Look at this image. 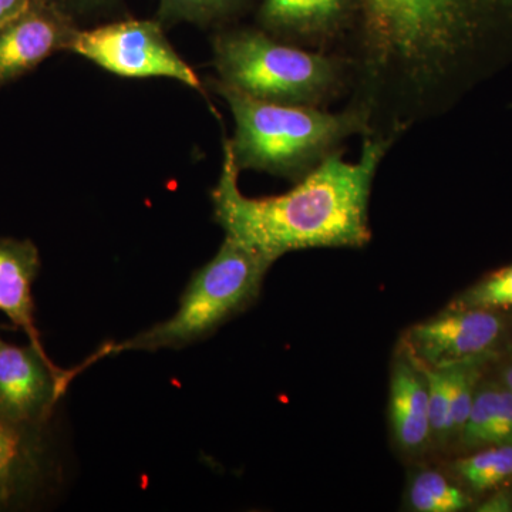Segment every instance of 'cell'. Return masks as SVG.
<instances>
[{
	"label": "cell",
	"instance_id": "1",
	"mask_svg": "<svg viewBox=\"0 0 512 512\" xmlns=\"http://www.w3.org/2000/svg\"><path fill=\"white\" fill-rule=\"evenodd\" d=\"M350 103L399 140L512 60V0H362L349 33Z\"/></svg>",
	"mask_w": 512,
	"mask_h": 512
},
{
	"label": "cell",
	"instance_id": "2",
	"mask_svg": "<svg viewBox=\"0 0 512 512\" xmlns=\"http://www.w3.org/2000/svg\"><path fill=\"white\" fill-rule=\"evenodd\" d=\"M393 144L392 138L365 136L357 163L343 160L338 150L291 191L249 198L239 190L241 171L225 138L220 180L211 192L215 221L225 237L275 262L301 249L366 247L373 180Z\"/></svg>",
	"mask_w": 512,
	"mask_h": 512
},
{
	"label": "cell",
	"instance_id": "3",
	"mask_svg": "<svg viewBox=\"0 0 512 512\" xmlns=\"http://www.w3.org/2000/svg\"><path fill=\"white\" fill-rule=\"evenodd\" d=\"M208 82L234 116L235 136L228 140L239 171H262L298 183L340 150L343 141L370 134L369 116L352 103L329 113L255 99L220 79Z\"/></svg>",
	"mask_w": 512,
	"mask_h": 512
},
{
	"label": "cell",
	"instance_id": "4",
	"mask_svg": "<svg viewBox=\"0 0 512 512\" xmlns=\"http://www.w3.org/2000/svg\"><path fill=\"white\" fill-rule=\"evenodd\" d=\"M222 83L255 99L320 107L350 89L348 57L311 52L262 29H229L212 39Z\"/></svg>",
	"mask_w": 512,
	"mask_h": 512
},
{
	"label": "cell",
	"instance_id": "5",
	"mask_svg": "<svg viewBox=\"0 0 512 512\" xmlns=\"http://www.w3.org/2000/svg\"><path fill=\"white\" fill-rule=\"evenodd\" d=\"M274 259L225 237L220 251L192 276L170 319L120 343L104 346L97 357L123 352L183 349L211 335L258 298Z\"/></svg>",
	"mask_w": 512,
	"mask_h": 512
},
{
	"label": "cell",
	"instance_id": "6",
	"mask_svg": "<svg viewBox=\"0 0 512 512\" xmlns=\"http://www.w3.org/2000/svg\"><path fill=\"white\" fill-rule=\"evenodd\" d=\"M72 52L121 77H168L202 92L194 69L175 52L158 20H120L80 30Z\"/></svg>",
	"mask_w": 512,
	"mask_h": 512
},
{
	"label": "cell",
	"instance_id": "7",
	"mask_svg": "<svg viewBox=\"0 0 512 512\" xmlns=\"http://www.w3.org/2000/svg\"><path fill=\"white\" fill-rule=\"evenodd\" d=\"M74 375L59 369L45 349L0 338V417L16 426L47 429Z\"/></svg>",
	"mask_w": 512,
	"mask_h": 512
},
{
	"label": "cell",
	"instance_id": "8",
	"mask_svg": "<svg viewBox=\"0 0 512 512\" xmlns=\"http://www.w3.org/2000/svg\"><path fill=\"white\" fill-rule=\"evenodd\" d=\"M505 326L495 311L447 308L407 330L403 352L426 369L488 359L503 339Z\"/></svg>",
	"mask_w": 512,
	"mask_h": 512
},
{
	"label": "cell",
	"instance_id": "9",
	"mask_svg": "<svg viewBox=\"0 0 512 512\" xmlns=\"http://www.w3.org/2000/svg\"><path fill=\"white\" fill-rule=\"evenodd\" d=\"M79 32L77 20L52 0H29L18 15L0 26V90L47 57L72 52Z\"/></svg>",
	"mask_w": 512,
	"mask_h": 512
},
{
	"label": "cell",
	"instance_id": "10",
	"mask_svg": "<svg viewBox=\"0 0 512 512\" xmlns=\"http://www.w3.org/2000/svg\"><path fill=\"white\" fill-rule=\"evenodd\" d=\"M362 0H262L259 29L292 45L328 47L349 36Z\"/></svg>",
	"mask_w": 512,
	"mask_h": 512
},
{
	"label": "cell",
	"instance_id": "11",
	"mask_svg": "<svg viewBox=\"0 0 512 512\" xmlns=\"http://www.w3.org/2000/svg\"><path fill=\"white\" fill-rule=\"evenodd\" d=\"M47 429H32L0 417V510L33 500L50 473Z\"/></svg>",
	"mask_w": 512,
	"mask_h": 512
},
{
	"label": "cell",
	"instance_id": "12",
	"mask_svg": "<svg viewBox=\"0 0 512 512\" xmlns=\"http://www.w3.org/2000/svg\"><path fill=\"white\" fill-rule=\"evenodd\" d=\"M389 419L394 440L406 453H421L433 440L426 373L404 352L393 363Z\"/></svg>",
	"mask_w": 512,
	"mask_h": 512
},
{
	"label": "cell",
	"instance_id": "13",
	"mask_svg": "<svg viewBox=\"0 0 512 512\" xmlns=\"http://www.w3.org/2000/svg\"><path fill=\"white\" fill-rule=\"evenodd\" d=\"M39 269V251L32 241L0 238V312L25 330L30 343L43 348L35 326L32 291Z\"/></svg>",
	"mask_w": 512,
	"mask_h": 512
},
{
	"label": "cell",
	"instance_id": "14",
	"mask_svg": "<svg viewBox=\"0 0 512 512\" xmlns=\"http://www.w3.org/2000/svg\"><path fill=\"white\" fill-rule=\"evenodd\" d=\"M407 504L417 512H458L466 510L470 500L456 484L436 470L414 473L407 487Z\"/></svg>",
	"mask_w": 512,
	"mask_h": 512
},
{
	"label": "cell",
	"instance_id": "15",
	"mask_svg": "<svg viewBox=\"0 0 512 512\" xmlns=\"http://www.w3.org/2000/svg\"><path fill=\"white\" fill-rule=\"evenodd\" d=\"M454 473L476 493L493 490L512 478V446H490L460 458Z\"/></svg>",
	"mask_w": 512,
	"mask_h": 512
},
{
	"label": "cell",
	"instance_id": "16",
	"mask_svg": "<svg viewBox=\"0 0 512 512\" xmlns=\"http://www.w3.org/2000/svg\"><path fill=\"white\" fill-rule=\"evenodd\" d=\"M248 0H160L157 20L163 26L188 22L210 26L237 15Z\"/></svg>",
	"mask_w": 512,
	"mask_h": 512
},
{
	"label": "cell",
	"instance_id": "17",
	"mask_svg": "<svg viewBox=\"0 0 512 512\" xmlns=\"http://www.w3.org/2000/svg\"><path fill=\"white\" fill-rule=\"evenodd\" d=\"M447 308L495 312L512 308V264L484 276L453 299Z\"/></svg>",
	"mask_w": 512,
	"mask_h": 512
},
{
	"label": "cell",
	"instance_id": "18",
	"mask_svg": "<svg viewBox=\"0 0 512 512\" xmlns=\"http://www.w3.org/2000/svg\"><path fill=\"white\" fill-rule=\"evenodd\" d=\"M457 367L458 365L441 367V369L421 367L426 373L427 384H429L431 439L440 443L448 441V420H450Z\"/></svg>",
	"mask_w": 512,
	"mask_h": 512
},
{
	"label": "cell",
	"instance_id": "19",
	"mask_svg": "<svg viewBox=\"0 0 512 512\" xmlns=\"http://www.w3.org/2000/svg\"><path fill=\"white\" fill-rule=\"evenodd\" d=\"M494 446H512V392L501 383L498 386Z\"/></svg>",
	"mask_w": 512,
	"mask_h": 512
},
{
	"label": "cell",
	"instance_id": "20",
	"mask_svg": "<svg viewBox=\"0 0 512 512\" xmlns=\"http://www.w3.org/2000/svg\"><path fill=\"white\" fill-rule=\"evenodd\" d=\"M73 19L96 18L113 12L121 0H52Z\"/></svg>",
	"mask_w": 512,
	"mask_h": 512
},
{
	"label": "cell",
	"instance_id": "21",
	"mask_svg": "<svg viewBox=\"0 0 512 512\" xmlns=\"http://www.w3.org/2000/svg\"><path fill=\"white\" fill-rule=\"evenodd\" d=\"M478 510L483 512H507L512 511V501L507 493H500L491 497L487 503L481 505Z\"/></svg>",
	"mask_w": 512,
	"mask_h": 512
},
{
	"label": "cell",
	"instance_id": "22",
	"mask_svg": "<svg viewBox=\"0 0 512 512\" xmlns=\"http://www.w3.org/2000/svg\"><path fill=\"white\" fill-rule=\"evenodd\" d=\"M28 3L29 0H0V26L13 16L18 15Z\"/></svg>",
	"mask_w": 512,
	"mask_h": 512
},
{
	"label": "cell",
	"instance_id": "23",
	"mask_svg": "<svg viewBox=\"0 0 512 512\" xmlns=\"http://www.w3.org/2000/svg\"><path fill=\"white\" fill-rule=\"evenodd\" d=\"M501 384H504L512 392V357L508 360L507 365L504 366L503 372H501Z\"/></svg>",
	"mask_w": 512,
	"mask_h": 512
}]
</instances>
